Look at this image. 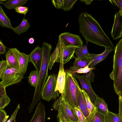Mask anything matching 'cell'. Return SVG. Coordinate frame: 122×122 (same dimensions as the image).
Masks as SVG:
<instances>
[{
  "instance_id": "ac0fdd59",
  "label": "cell",
  "mask_w": 122,
  "mask_h": 122,
  "mask_svg": "<svg viewBox=\"0 0 122 122\" xmlns=\"http://www.w3.org/2000/svg\"><path fill=\"white\" fill-rule=\"evenodd\" d=\"M29 62H30V61L29 55L20 52L19 53L18 70L24 75L26 73Z\"/></svg>"
},
{
  "instance_id": "7402d4cb",
  "label": "cell",
  "mask_w": 122,
  "mask_h": 122,
  "mask_svg": "<svg viewBox=\"0 0 122 122\" xmlns=\"http://www.w3.org/2000/svg\"><path fill=\"white\" fill-rule=\"evenodd\" d=\"M0 25L2 27L12 29L10 19L7 16L2 7L0 5Z\"/></svg>"
},
{
  "instance_id": "5b68a950",
  "label": "cell",
  "mask_w": 122,
  "mask_h": 122,
  "mask_svg": "<svg viewBox=\"0 0 122 122\" xmlns=\"http://www.w3.org/2000/svg\"><path fill=\"white\" fill-rule=\"evenodd\" d=\"M92 70L90 71L89 74L87 73L86 75L84 74L82 76L76 73L72 75L78 80L81 84V89L87 94L90 100L94 105L98 96L94 91L91 85V82H94Z\"/></svg>"
},
{
  "instance_id": "ba28073f",
  "label": "cell",
  "mask_w": 122,
  "mask_h": 122,
  "mask_svg": "<svg viewBox=\"0 0 122 122\" xmlns=\"http://www.w3.org/2000/svg\"><path fill=\"white\" fill-rule=\"evenodd\" d=\"M55 110L60 112L68 122H78L70 107L61 96L54 102L53 105Z\"/></svg>"
},
{
  "instance_id": "7c38bea8",
  "label": "cell",
  "mask_w": 122,
  "mask_h": 122,
  "mask_svg": "<svg viewBox=\"0 0 122 122\" xmlns=\"http://www.w3.org/2000/svg\"><path fill=\"white\" fill-rule=\"evenodd\" d=\"M42 47L38 46L35 48L29 55L30 62L34 65L36 70L39 71L42 59Z\"/></svg>"
},
{
  "instance_id": "e575fe53",
  "label": "cell",
  "mask_w": 122,
  "mask_h": 122,
  "mask_svg": "<svg viewBox=\"0 0 122 122\" xmlns=\"http://www.w3.org/2000/svg\"><path fill=\"white\" fill-rule=\"evenodd\" d=\"M9 117L4 109H0V122H6Z\"/></svg>"
},
{
  "instance_id": "8d00e7d4",
  "label": "cell",
  "mask_w": 122,
  "mask_h": 122,
  "mask_svg": "<svg viewBox=\"0 0 122 122\" xmlns=\"http://www.w3.org/2000/svg\"><path fill=\"white\" fill-rule=\"evenodd\" d=\"M16 12L21 14L25 15L28 11V8L27 7L20 6L16 7L15 9Z\"/></svg>"
},
{
  "instance_id": "6da1fadb",
  "label": "cell",
  "mask_w": 122,
  "mask_h": 122,
  "mask_svg": "<svg viewBox=\"0 0 122 122\" xmlns=\"http://www.w3.org/2000/svg\"><path fill=\"white\" fill-rule=\"evenodd\" d=\"M80 33L89 41L100 46L114 50L112 43L102 30L97 20L86 12L80 14L78 17Z\"/></svg>"
},
{
  "instance_id": "8fae6325",
  "label": "cell",
  "mask_w": 122,
  "mask_h": 122,
  "mask_svg": "<svg viewBox=\"0 0 122 122\" xmlns=\"http://www.w3.org/2000/svg\"><path fill=\"white\" fill-rule=\"evenodd\" d=\"M20 51L16 48L9 49L6 55V61L10 66L19 69V53Z\"/></svg>"
},
{
  "instance_id": "d6986e66",
  "label": "cell",
  "mask_w": 122,
  "mask_h": 122,
  "mask_svg": "<svg viewBox=\"0 0 122 122\" xmlns=\"http://www.w3.org/2000/svg\"><path fill=\"white\" fill-rule=\"evenodd\" d=\"M83 94L86 107L89 115L86 118V122L90 120L97 111L94 105L92 102L87 94L82 90Z\"/></svg>"
},
{
  "instance_id": "d590c367",
  "label": "cell",
  "mask_w": 122,
  "mask_h": 122,
  "mask_svg": "<svg viewBox=\"0 0 122 122\" xmlns=\"http://www.w3.org/2000/svg\"><path fill=\"white\" fill-rule=\"evenodd\" d=\"M64 0H51L52 3L55 7L57 9H61L62 8Z\"/></svg>"
},
{
  "instance_id": "bcb514c9",
  "label": "cell",
  "mask_w": 122,
  "mask_h": 122,
  "mask_svg": "<svg viewBox=\"0 0 122 122\" xmlns=\"http://www.w3.org/2000/svg\"><path fill=\"white\" fill-rule=\"evenodd\" d=\"M12 122H16L15 120H14L12 121Z\"/></svg>"
},
{
  "instance_id": "603a6c76",
  "label": "cell",
  "mask_w": 122,
  "mask_h": 122,
  "mask_svg": "<svg viewBox=\"0 0 122 122\" xmlns=\"http://www.w3.org/2000/svg\"><path fill=\"white\" fill-rule=\"evenodd\" d=\"M30 26L29 22L27 20V19H25V17L19 26L15 28H13L12 30L15 33L19 35L27 31Z\"/></svg>"
},
{
  "instance_id": "ee69618b",
  "label": "cell",
  "mask_w": 122,
  "mask_h": 122,
  "mask_svg": "<svg viewBox=\"0 0 122 122\" xmlns=\"http://www.w3.org/2000/svg\"><path fill=\"white\" fill-rule=\"evenodd\" d=\"M80 1L82 2H84L87 5H90L93 0H80Z\"/></svg>"
},
{
  "instance_id": "f35d334b",
  "label": "cell",
  "mask_w": 122,
  "mask_h": 122,
  "mask_svg": "<svg viewBox=\"0 0 122 122\" xmlns=\"http://www.w3.org/2000/svg\"><path fill=\"white\" fill-rule=\"evenodd\" d=\"M7 96L5 87L1 81L0 82V99Z\"/></svg>"
},
{
  "instance_id": "1f68e13d",
  "label": "cell",
  "mask_w": 122,
  "mask_h": 122,
  "mask_svg": "<svg viewBox=\"0 0 122 122\" xmlns=\"http://www.w3.org/2000/svg\"><path fill=\"white\" fill-rule=\"evenodd\" d=\"M10 99L8 96L0 99V109H4L10 103Z\"/></svg>"
},
{
  "instance_id": "d4e9b609",
  "label": "cell",
  "mask_w": 122,
  "mask_h": 122,
  "mask_svg": "<svg viewBox=\"0 0 122 122\" xmlns=\"http://www.w3.org/2000/svg\"><path fill=\"white\" fill-rule=\"evenodd\" d=\"M87 43L85 46L77 47L75 50V53L76 58L88 57L90 53L88 52L87 47Z\"/></svg>"
},
{
  "instance_id": "2e32d148",
  "label": "cell",
  "mask_w": 122,
  "mask_h": 122,
  "mask_svg": "<svg viewBox=\"0 0 122 122\" xmlns=\"http://www.w3.org/2000/svg\"><path fill=\"white\" fill-rule=\"evenodd\" d=\"M45 106L41 101L37 106L35 111L30 122H45Z\"/></svg>"
},
{
  "instance_id": "30bf717a",
  "label": "cell",
  "mask_w": 122,
  "mask_h": 122,
  "mask_svg": "<svg viewBox=\"0 0 122 122\" xmlns=\"http://www.w3.org/2000/svg\"><path fill=\"white\" fill-rule=\"evenodd\" d=\"M111 36L114 40H117L122 37V15L119 11L115 14Z\"/></svg>"
},
{
  "instance_id": "3957f363",
  "label": "cell",
  "mask_w": 122,
  "mask_h": 122,
  "mask_svg": "<svg viewBox=\"0 0 122 122\" xmlns=\"http://www.w3.org/2000/svg\"><path fill=\"white\" fill-rule=\"evenodd\" d=\"M113 70L110 77L113 81L114 91L119 96L122 94V39L115 47Z\"/></svg>"
},
{
  "instance_id": "d6a6232c",
  "label": "cell",
  "mask_w": 122,
  "mask_h": 122,
  "mask_svg": "<svg viewBox=\"0 0 122 122\" xmlns=\"http://www.w3.org/2000/svg\"><path fill=\"white\" fill-rule=\"evenodd\" d=\"M8 65L6 61L2 60L0 61V79H1Z\"/></svg>"
},
{
  "instance_id": "52a82bcc",
  "label": "cell",
  "mask_w": 122,
  "mask_h": 122,
  "mask_svg": "<svg viewBox=\"0 0 122 122\" xmlns=\"http://www.w3.org/2000/svg\"><path fill=\"white\" fill-rule=\"evenodd\" d=\"M24 75L19 70L9 66L8 64L1 79V81L6 87L18 83L23 78Z\"/></svg>"
},
{
  "instance_id": "f6af8a7d",
  "label": "cell",
  "mask_w": 122,
  "mask_h": 122,
  "mask_svg": "<svg viewBox=\"0 0 122 122\" xmlns=\"http://www.w3.org/2000/svg\"><path fill=\"white\" fill-rule=\"evenodd\" d=\"M29 43L30 44H33L35 41L34 39L33 38H30L28 40Z\"/></svg>"
},
{
  "instance_id": "e0dca14e",
  "label": "cell",
  "mask_w": 122,
  "mask_h": 122,
  "mask_svg": "<svg viewBox=\"0 0 122 122\" xmlns=\"http://www.w3.org/2000/svg\"><path fill=\"white\" fill-rule=\"evenodd\" d=\"M77 47L70 46L65 47L63 46L61 58V61L64 65L70 60L75 57L74 56L75 50Z\"/></svg>"
},
{
  "instance_id": "cb8c5ba5",
  "label": "cell",
  "mask_w": 122,
  "mask_h": 122,
  "mask_svg": "<svg viewBox=\"0 0 122 122\" xmlns=\"http://www.w3.org/2000/svg\"><path fill=\"white\" fill-rule=\"evenodd\" d=\"M28 1L27 0H8L3 4L8 9H15L18 7L22 6Z\"/></svg>"
},
{
  "instance_id": "7a4b0ae2",
  "label": "cell",
  "mask_w": 122,
  "mask_h": 122,
  "mask_svg": "<svg viewBox=\"0 0 122 122\" xmlns=\"http://www.w3.org/2000/svg\"><path fill=\"white\" fill-rule=\"evenodd\" d=\"M42 48L43 53L42 62L39 71L37 85L35 88L32 102L28 108L30 113L32 112L38 102L40 101L43 87L49 76L48 71L52 47L51 44L44 42L42 43Z\"/></svg>"
},
{
  "instance_id": "ffe728a7",
  "label": "cell",
  "mask_w": 122,
  "mask_h": 122,
  "mask_svg": "<svg viewBox=\"0 0 122 122\" xmlns=\"http://www.w3.org/2000/svg\"><path fill=\"white\" fill-rule=\"evenodd\" d=\"M97 111L105 115L109 111L107 104L102 98L97 97L94 105Z\"/></svg>"
},
{
  "instance_id": "836d02e7",
  "label": "cell",
  "mask_w": 122,
  "mask_h": 122,
  "mask_svg": "<svg viewBox=\"0 0 122 122\" xmlns=\"http://www.w3.org/2000/svg\"><path fill=\"white\" fill-rule=\"evenodd\" d=\"M90 64L85 67L79 69L77 71L75 72L73 74L76 73H86L90 71L91 70H93L94 69L89 67Z\"/></svg>"
},
{
  "instance_id": "8992f818",
  "label": "cell",
  "mask_w": 122,
  "mask_h": 122,
  "mask_svg": "<svg viewBox=\"0 0 122 122\" xmlns=\"http://www.w3.org/2000/svg\"><path fill=\"white\" fill-rule=\"evenodd\" d=\"M58 74H52L48 76L43 87L41 97L42 99L49 101L56 100L59 97L58 91H55Z\"/></svg>"
},
{
  "instance_id": "44dd1931",
  "label": "cell",
  "mask_w": 122,
  "mask_h": 122,
  "mask_svg": "<svg viewBox=\"0 0 122 122\" xmlns=\"http://www.w3.org/2000/svg\"><path fill=\"white\" fill-rule=\"evenodd\" d=\"M78 107L86 118L89 115L84 99V96L81 89L79 91L78 99Z\"/></svg>"
},
{
  "instance_id": "f546056e",
  "label": "cell",
  "mask_w": 122,
  "mask_h": 122,
  "mask_svg": "<svg viewBox=\"0 0 122 122\" xmlns=\"http://www.w3.org/2000/svg\"><path fill=\"white\" fill-rule=\"evenodd\" d=\"M90 122H105V115L97 111Z\"/></svg>"
},
{
  "instance_id": "4316f807",
  "label": "cell",
  "mask_w": 122,
  "mask_h": 122,
  "mask_svg": "<svg viewBox=\"0 0 122 122\" xmlns=\"http://www.w3.org/2000/svg\"><path fill=\"white\" fill-rule=\"evenodd\" d=\"M60 51V42L58 40L56 47L54 52L51 55L49 64V69L51 70L58 57Z\"/></svg>"
},
{
  "instance_id": "9c48e42d",
  "label": "cell",
  "mask_w": 122,
  "mask_h": 122,
  "mask_svg": "<svg viewBox=\"0 0 122 122\" xmlns=\"http://www.w3.org/2000/svg\"><path fill=\"white\" fill-rule=\"evenodd\" d=\"M58 40L64 47L71 46L78 47L83 46V42L79 36L68 32L60 34Z\"/></svg>"
},
{
  "instance_id": "f1b7e54d",
  "label": "cell",
  "mask_w": 122,
  "mask_h": 122,
  "mask_svg": "<svg viewBox=\"0 0 122 122\" xmlns=\"http://www.w3.org/2000/svg\"><path fill=\"white\" fill-rule=\"evenodd\" d=\"M69 107L77 119L78 122H86V118L80 111L78 107Z\"/></svg>"
},
{
  "instance_id": "83f0119b",
  "label": "cell",
  "mask_w": 122,
  "mask_h": 122,
  "mask_svg": "<svg viewBox=\"0 0 122 122\" xmlns=\"http://www.w3.org/2000/svg\"><path fill=\"white\" fill-rule=\"evenodd\" d=\"M105 122H122L118 114L108 111L105 115Z\"/></svg>"
},
{
  "instance_id": "74e56055",
  "label": "cell",
  "mask_w": 122,
  "mask_h": 122,
  "mask_svg": "<svg viewBox=\"0 0 122 122\" xmlns=\"http://www.w3.org/2000/svg\"><path fill=\"white\" fill-rule=\"evenodd\" d=\"M111 1L112 2V4L114 3L115 5L117 6L119 9V11L120 15H122V0H111Z\"/></svg>"
},
{
  "instance_id": "7bdbcfd3",
  "label": "cell",
  "mask_w": 122,
  "mask_h": 122,
  "mask_svg": "<svg viewBox=\"0 0 122 122\" xmlns=\"http://www.w3.org/2000/svg\"><path fill=\"white\" fill-rule=\"evenodd\" d=\"M6 51V47L0 40V54H4Z\"/></svg>"
},
{
  "instance_id": "484cf974",
  "label": "cell",
  "mask_w": 122,
  "mask_h": 122,
  "mask_svg": "<svg viewBox=\"0 0 122 122\" xmlns=\"http://www.w3.org/2000/svg\"><path fill=\"white\" fill-rule=\"evenodd\" d=\"M39 71L36 70L32 71L28 77V81L30 85L35 88L38 84L39 77Z\"/></svg>"
},
{
  "instance_id": "9a60e30c",
  "label": "cell",
  "mask_w": 122,
  "mask_h": 122,
  "mask_svg": "<svg viewBox=\"0 0 122 122\" xmlns=\"http://www.w3.org/2000/svg\"><path fill=\"white\" fill-rule=\"evenodd\" d=\"M75 60L73 65L70 67L69 70L71 75L78 69L85 67L90 64L92 61H90L88 57L76 58L75 57Z\"/></svg>"
},
{
  "instance_id": "4dcf8cb0",
  "label": "cell",
  "mask_w": 122,
  "mask_h": 122,
  "mask_svg": "<svg viewBox=\"0 0 122 122\" xmlns=\"http://www.w3.org/2000/svg\"><path fill=\"white\" fill-rule=\"evenodd\" d=\"M77 0H64L63 6L61 9L65 11H68L72 8Z\"/></svg>"
},
{
  "instance_id": "60d3db41",
  "label": "cell",
  "mask_w": 122,
  "mask_h": 122,
  "mask_svg": "<svg viewBox=\"0 0 122 122\" xmlns=\"http://www.w3.org/2000/svg\"><path fill=\"white\" fill-rule=\"evenodd\" d=\"M20 108V105L19 104L14 113L11 115L10 119L6 122H12L13 120H15L17 114Z\"/></svg>"
},
{
  "instance_id": "5bb4252c",
  "label": "cell",
  "mask_w": 122,
  "mask_h": 122,
  "mask_svg": "<svg viewBox=\"0 0 122 122\" xmlns=\"http://www.w3.org/2000/svg\"><path fill=\"white\" fill-rule=\"evenodd\" d=\"M65 76L66 73L64 68V64L62 63H61L55 91H58L61 94L63 92L65 85Z\"/></svg>"
},
{
  "instance_id": "ab89813d",
  "label": "cell",
  "mask_w": 122,
  "mask_h": 122,
  "mask_svg": "<svg viewBox=\"0 0 122 122\" xmlns=\"http://www.w3.org/2000/svg\"><path fill=\"white\" fill-rule=\"evenodd\" d=\"M119 110L118 114L120 118L122 121V95L119 97Z\"/></svg>"
},
{
  "instance_id": "4fadbf2b",
  "label": "cell",
  "mask_w": 122,
  "mask_h": 122,
  "mask_svg": "<svg viewBox=\"0 0 122 122\" xmlns=\"http://www.w3.org/2000/svg\"><path fill=\"white\" fill-rule=\"evenodd\" d=\"M114 50L113 49L105 48L104 51L101 54L90 53L88 57L90 61H92V62L89 67L94 69L97 64L105 59L109 53Z\"/></svg>"
},
{
  "instance_id": "277c9868",
  "label": "cell",
  "mask_w": 122,
  "mask_h": 122,
  "mask_svg": "<svg viewBox=\"0 0 122 122\" xmlns=\"http://www.w3.org/2000/svg\"><path fill=\"white\" fill-rule=\"evenodd\" d=\"M65 72V84L61 96L69 106L73 107H78L79 92L81 88L77 80L71 74L69 70H66Z\"/></svg>"
},
{
  "instance_id": "b9f144b4",
  "label": "cell",
  "mask_w": 122,
  "mask_h": 122,
  "mask_svg": "<svg viewBox=\"0 0 122 122\" xmlns=\"http://www.w3.org/2000/svg\"><path fill=\"white\" fill-rule=\"evenodd\" d=\"M57 118L58 122H68L64 118L62 114L60 112H58Z\"/></svg>"
}]
</instances>
